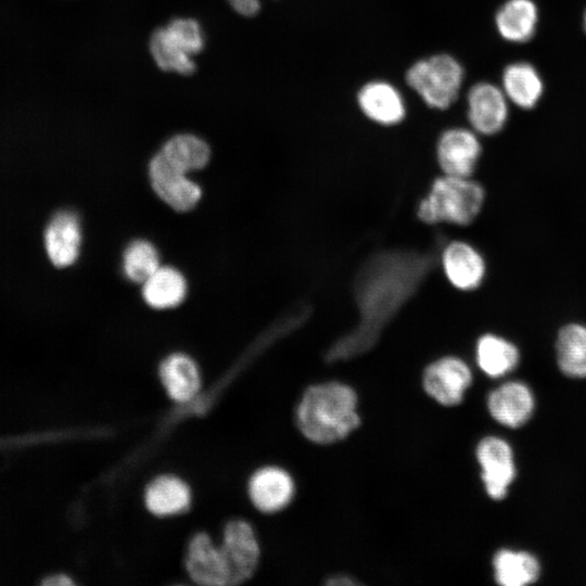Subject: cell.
<instances>
[{
  "label": "cell",
  "instance_id": "1",
  "mask_svg": "<svg viewBox=\"0 0 586 586\" xmlns=\"http://www.w3.org/2000/svg\"><path fill=\"white\" fill-rule=\"evenodd\" d=\"M434 266L435 256L431 252L390 249L370 255L353 280L357 323L332 343L326 360H347L369 352Z\"/></svg>",
  "mask_w": 586,
  "mask_h": 586
},
{
  "label": "cell",
  "instance_id": "2",
  "mask_svg": "<svg viewBox=\"0 0 586 586\" xmlns=\"http://www.w3.org/2000/svg\"><path fill=\"white\" fill-rule=\"evenodd\" d=\"M356 406L357 395L349 386L337 382L317 384L304 393L296 421L309 441L331 444L343 440L359 425Z\"/></svg>",
  "mask_w": 586,
  "mask_h": 586
},
{
  "label": "cell",
  "instance_id": "3",
  "mask_svg": "<svg viewBox=\"0 0 586 586\" xmlns=\"http://www.w3.org/2000/svg\"><path fill=\"white\" fill-rule=\"evenodd\" d=\"M483 187L471 177H436L428 194L417 206V217L426 225L441 222L457 226L471 224L484 204Z\"/></svg>",
  "mask_w": 586,
  "mask_h": 586
},
{
  "label": "cell",
  "instance_id": "4",
  "mask_svg": "<svg viewBox=\"0 0 586 586\" xmlns=\"http://www.w3.org/2000/svg\"><path fill=\"white\" fill-rule=\"evenodd\" d=\"M405 78L407 85L429 107L447 110L458 99L464 71L456 58L438 53L411 64Z\"/></svg>",
  "mask_w": 586,
  "mask_h": 586
},
{
  "label": "cell",
  "instance_id": "5",
  "mask_svg": "<svg viewBox=\"0 0 586 586\" xmlns=\"http://www.w3.org/2000/svg\"><path fill=\"white\" fill-rule=\"evenodd\" d=\"M204 42V33L198 21L177 17L153 31L149 48L161 69L189 75L195 69L193 56L203 50Z\"/></svg>",
  "mask_w": 586,
  "mask_h": 586
},
{
  "label": "cell",
  "instance_id": "6",
  "mask_svg": "<svg viewBox=\"0 0 586 586\" xmlns=\"http://www.w3.org/2000/svg\"><path fill=\"white\" fill-rule=\"evenodd\" d=\"M219 548L226 565L228 585L241 584L253 575L259 559V547L247 522H228Z\"/></svg>",
  "mask_w": 586,
  "mask_h": 586
},
{
  "label": "cell",
  "instance_id": "7",
  "mask_svg": "<svg viewBox=\"0 0 586 586\" xmlns=\"http://www.w3.org/2000/svg\"><path fill=\"white\" fill-rule=\"evenodd\" d=\"M149 175L155 193L176 211H189L201 199V188L161 151L150 161Z\"/></svg>",
  "mask_w": 586,
  "mask_h": 586
},
{
  "label": "cell",
  "instance_id": "8",
  "mask_svg": "<svg viewBox=\"0 0 586 586\" xmlns=\"http://www.w3.org/2000/svg\"><path fill=\"white\" fill-rule=\"evenodd\" d=\"M474 130L453 127L444 130L436 142V160L444 175L471 177L482 153Z\"/></svg>",
  "mask_w": 586,
  "mask_h": 586
},
{
  "label": "cell",
  "instance_id": "9",
  "mask_svg": "<svg viewBox=\"0 0 586 586\" xmlns=\"http://www.w3.org/2000/svg\"><path fill=\"white\" fill-rule=\"evenodd\" d=\"M471 382L470 368L454 356H445L431 362L423 372L425 392L445 406L459 404Z\"/></svg>",
  "mask_w": 586,
  "mask_h": 586
},
{
  "label": "cell",
  "instance_id": "10",
  "mask_svg": "<svg viewBox=\"0 0 586 586\" xmlns=\"http://www.w3.org/2000/svg\"><path fill=\"white\" fill-rule=\"evenodd\" d=\"M467 115L472 130L492 136L499 132L508 118L507 97L491 82H477L467 94Z\"/></svg>",
  "mask_w": 586,
  "mask_h": 586
},
{
  "label": "cell",
  "instance_id": "11",
  "mask_svg": "<svg viewBox=\"0 0 586 586\" xmlns=\"http://www.w3.org/2000/svg\"><path fill=\"white\" fill-rule=\"evenodd\" d=\"M485 489L493 499H501L515 476L513 454L509 444L499 437H485L476 448Z\"/></svg>",
  "mask_w": 586,
  "mask_h": 586
},
{
  "label": "cell",
  "instance_id": "12",
  "mask_svg": "<svg viewBox=\"0 0 586 586\" xmlns=\"http://www.w3.org/2000/svg\"><path fill=\"white\" fill-rule=\"evenodd\" d=\"M357 104L361 113L381 126L400 124L407 112L400 90L385 80L366 82L357 92Z\"/></svg>",
  "mask_w": 586,
  "mask_h": 586
},
{
  "label": "cell",
  "instance_id": "13",
  "mask_svg": "<svg viewBox=\"0 0 586 586\" xmlns=\"http://www.w3.org/2000/svg\"><path fill=\"white\" fill-rule=\"evenodd\" d=\"M441 265L448 282L457 290L473 291L485 277L483 256L464 241H451L441 253Z\"/></svg>",
  "mask_w": 586,
  "mask_h": 586
},
{
  "label": "cell",
  "instance_id": "14",
  "mask_svg": "<svg viewBox=\"0 0 586 586\" xmlns=\"http://www.w3.org/2000/svg\"><path fill=\"white\" fill-rule=\"evenodd\" d=\"M186 568L191 579L205 586L228 585L227 571L219 546L200 533L189 543Z\"/></svg>",
  "mask_w": 586,
  "mask_h": 586
},
{
  "label": "cell",
  "instance_id": "15",
  "mask_svg": "<svg viewBox=\"0 0 586 586\" xmlns=\"http://www.w3.org/2000/svg\"><path fill=\"white\" fill-rule=\"evenodd\" d=\"M81 230L77 215L69 211L56 213L44 232V245L51 263L67 267L79 255Z\"/></svg>",
  "mask_w": 586,
  "mask_h": 586
},
{
  "label": "cell",
  "instance_id": "16",
  "mask_svg": "<svg viewBox=\"0 0 586 586\" xmlns=\"http://www.w3.org/2000/svg\"><path fill=\"white\" fill-rule=\"evenodd\" d=\"M487 407L497 422L506 426L519 428L531 418L534 410V397L527 385L511 381L489 394Z\"/></svg>",
  "mask_w": 586,
  "mask_h": 586
},
{
  "label": "cell",
  "instance_id": "17",
  "mask_svg": "<svg viewBox=\"0 0 586 586\" xmlns=\"http://www.w3.org/2000/svg\"><path fill=\"white\" fill-rule=\"evenodd\" d=\"M294 485L282 469L266 467L256 471L249 483V494L254 506L263 512L284 508L292 499Z\"/></svg>",
  "mask_w": 586,
  "mask_h": 586
},
{
  "label": "cell",
  "instance_id": "18",
  "mask_svg": "<svg viewBox=\"0 0 586 586\" xmlns=\"http://www.w3.org/2000/svg\"><path fill=\"white\" fill-rule=\"evenodd\" d=\"M160 378L169 397L179 403L192 399L201 387L196 364L181 353L171 354L162 361Z\"/></svg>",
  "mask_w": 586,
  "mask_h": 586
},
{
  "label": "cell",
  "instance_id": "19",
  "mask_svg": "<svg viewBox=\"0 0 586 586\" xmlns=\"http://www.w3.org/2000/svg\"><path fill=\"white\" fill-rule=\"evenodd\" d=\"M191 500L188 485L173 475H161L145 488L146 508L156 515H173L184 511Z\"/></svg>",
  "mask_w": 586,
  "mask_h": 586
},
{
  "label": "cell",
  "instance_id": "20",
  "mask_svg": "<svg viewBox=\"0 0 586 586\" xmlns=\"http://www.w3.org/2000/svg\"><path fill=\"white\" fill-rule=\"evenodd\" d=\"M495 24L504 39L525 42L536 30V5L532 0H508L497 11Z\"/></svg>",
  "mask_w": 586,
  "mask_h": 586
},
{
  "label": "cell",
  "instance_id": "21",
  "mask_svg": "<svg viewBox=\"0 0 586 586\" xmlns=\"http://www.w3.org/2000/svg\"><path fill=\"white\" fill-rule=\"evenodd\" d=\"M543 81L537 71L528 63L508 65L502 73V91L515 105L532 109L543 94Z\"/></svg>",
  "mask_w": 586,
  "mask_h": 586
},
{
  "label": "cell",
  "instance_id": "22",
  "mask_svg": "<svg viewBox=\"0 0 586 586\" xmlns=\"http://www.w3.org/2000/svg\"><path fill=\"white\" fill-rule=\"evenodd\" d=\"M187 293L183 276L173 267H158L144 282V301L154 308L164 309L179 305Z\"/></svg>",
  "mask_w": 586,
  "mask_h": 586
},
{
  "label": "cell",
  "instance_id": "23",
  "mask_svg": "<svg viewBox=\"0 0 586 586\" xmlns=\"http://www.w3.org/2000/svg\"><path fill=\"white\" fill-rule=\"evenodd\" d=\"M557 362L571 378H586V326L565 324L556 341Z\"/></svg>",
  "mask_w": 586,
  "mask_h": 586
},
{
  "label": "cell",
  "instance_id": "24",
  "mask_svg": "<svg viewBox=\"0 0 586 586\" xmlns=\"http://www.w3.org/2000/svg\"><path fill=\"white\" fill-rule=\"evenodd\" d=\"M520 359L519 349L510 341L492 333L476 343V362L487 375L498 378L513 370Z\"/></svg>",
  "mask_w": 586,
  "mask_h": 586
},
{
  "label": "cell",
  "instance_id": "25",
  "mask_svg": "<svg viewBox=\"0 0 586 586\" xmlns=\"http://www.w3.org/2000/svg\"><path fill=\"white\" fill-rule=\"evenodd\" d=\"M495 578L504 586H524L534 583L540 572L537 559L525 551L499 550L493 560Z\"/></svg>",
  "mask_w": 586,
  "mask_h": 586
},
{
  "label": "cell",
  "instance_id": "26",
  "mask_svg": "<svg viewBox=\"0 0 586 586\" xmlns=\"http://www.w3.org/2000/svg\"><path fill=\"white\" fill-rule=\"evenodd\" d=\"M161 152L184 173L203 168L209 161L211 149L200 137L179 133L168 139Z\"/></svg>",
  "mask_w": 586,
  "mask_h": 586
},
{
  "label": "cell",
  "instance_id": "27",
  "mask_svg": "<svg viewBox=\"0 0 586 586\" xmlns=\"http://www.w3.org/2000/svg\"><path fill=\"white\" fill-rule=\"evenodd\" d=\"M158 267V253L152 243L136 240L126 247L123 269L129 280L144 282Z\"/></svg>",
  "mask_w": 586,
  "mask_h": 586
},
{
  "label": "cell",
  "instance_id": "28",
  "mask_svg": "<svg viewBox=\"0 0 586 586\" xmlns=\"http://www.w3.org/2000/svg\"><path fill=\"white\" fill-rule=\"evenodd\" d=\"M231 8L240 15L254 16L260 10V0H227Z\"/></svg>",
  "mask_w": 586,
  "mask_h": 586
},
{
  "label": "cell",
  "instance_id": "29",
  "mask_svg": "<svg viewBox=\"0 0 586 586\" xmlns=\"http://www.w3.org/2000/svg\"><path fill=\"white\" fill-rule=\"evenodd\" d=\"M357 584V581L345 574L333 575L327 581L329 586H354Z\"/></svg>",
  "mask_w": 586,
  "mask_h": 586
},
{
  "label": "cell",
  "instance_id": "30",
  "mask_svg": "<svg viewBox=\"0 0 586 586\" xmlns=\"http://www.w3.org/2000/svg\"><path fill=\"white\" fill-rule=\"evenodd\" d=\"M73 583L74 582L68 576L63 575V574L50 576L43 582L44 585H53V586L55 585L67 586V585H73Z\"/></svg>",
  "mask_w": 586,
  "mask_h": 586
},
{
  "label": "cell",
  "instance_id": "31",
  "mask_svg": "<svg viewBox=\"0 0 586 586\" xmlns=\"http://www.w3.org/2000/svg\"><path fill=\"white\" fill-rule=\"evenodd\" d=\"M583 23H584V29H585V31H586V11H585V13H584V21H583Z\"/></svg>",
  "mask_w": 586,
  "mask_h": 586
}]
</instances>
